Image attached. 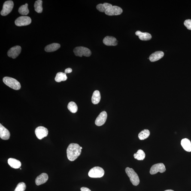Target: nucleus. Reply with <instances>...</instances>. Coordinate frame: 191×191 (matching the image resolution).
<instances>
[{"label": "nucleus", "instance_id": "obj_16", "mask_svg": "<svg viewBox=\"0 0 191 191\" xmlns=\"http://www.w3.org/2000/svg\"><path fill=\"white\" fill-rule=\"evenodd\" d=\"M164 55L163 52L162 51H156L150 55L149 59L151 62H156L162 59L164 56Z\"/></svg>", "mask_w": 191, "mask_h": 191}, {"label": "nucleus", "instance_id": "obj_21", "mask_svg": "<svg viewBox=\"0 0 191 191\" xmlns=\"http://www.w3.org/2000/svg\"><path fill=\"white\" fill-rule=\"evenodd\" d=\"M101 99L100 93L99 91L96 90L92 95L91 101L93 104H98Z\"/></svg>", "mask_w": 191, "mask_h": 191}, {"label": "nucleus", "instance_id": "obj_17", "mask_svg": "<svg viewBox=\"0 0 191 191\" xmlns=\"http://www.w3.org/2000/svg\"><path fill=\"white\" fill-rule=\"evenodd\" d=\"M136 35L138 36L140 40L143 41H149L151 39L152 35L148 33L142 32L140 31H137L135 33Z\"/></svg>", "mask_w": 191, "mask_h": 191}, {"label": "nucleus", "instance_id": "obj_28", "mask_svg": "<svg viewBox=\"0 0 191 191\" xmlns=\"http://www.w3.org/2000/svg\"><path fill=\"white\" fill-rule=\"evenodd\" d=\"M26 188V185L25 183L20 182L17 184L14 191H25Z\"/></svg>", "mask_w": 191, "mask_h": 191}, {"label": "nucleus", "instance_id": "obj_32", "mask_svg": "<svg viewBox=\"0 0 191 191\" xmlns=\"http://www.w3.org/2000/svg\"><path fill=\"white\" fill-rule=\"evenodd\" d=\"M174 191L173 190H165V191Z\"/></svg>", "mask_w": 191, "mask_h": 191}, {"label": "nucleus", "instance_id": "obj_20", "mask_svg": "<svg viewBox=\"0 0 191 191\" xmlns=\"http://www.w3.org/2000/svg\"><path fill=\"white\" fill-rule=\"evenodd\" d=\"M60 47V45L58 43H53L46 46L45 48V50L47 52H53L57 50Z\"/></svg>", "mask_w": 191, "mask_h": 191}, {"label": "nucleus", "instance_id": "obj_5", "mask_svg": "<svg viewBox=\"0 0 191 191\" xmlns=\"http://www.w3.org/2000/svg\"><path fill=\"white\" fill-rule=\"evenodd\" d=\"M104 171L102 168L100 167H95L89 171V176L93 178H101L104 176Z\"/></svg>", "mask_w": 191, "mask_h": 191}, {"label": "nucleus", "instance_id": "obj_14", "mask_svg": "<svg viewBox=\"0 0 191 191\" xmlns=\"http://www.w3.org/2000/svg\"><path fill=\"white\" fill-rule=\"evenodd\" d=\"M103 43L107 46H116L118 44V41L116 38L110 36L106 37L104 38Z\"/></svg>", "mask_w": 191, "mask_h": 191}, {"label": "nucleus", "instance_id": "obj_22", "mask_svg": "<svg viewBox=\"0 0 191 191\" xmlns=\"http://www.w3.org/2000/svg\"><path fill=\"white\" fill-rule=\"evenodd\" d=\"M67 79L66 74L63 72H59L56 74L55 77V80L57 82H60L61 81H65Z\"/></svg>", "mask_w": 191, "mask_h": 191}, {"label": "nucleus", "instance_id": "obj_29", "mask_svg": "<svg viewBox=\"0 0 191 191\" xmlns=\"http://www.w3.org/2000/svg\"><path fill=\"white\" fill-rule=\"evenodd\" d=\"M184 25L188 29L191 30V20L188 19L185 21L184 22Z\"/></svg>", "mask_w": 191, "mask_h": 191}, {"label": "nucleus", "instance_id": "obj_12", "mask_svg": "<svg viewBox=\"0 0 191 191\" xmlns=\"http://www.w3.org/2000/svg\"><path fill=\"white\" fill-rule=\"evenodd\" d=\"M107 114L105 111L102 112L97 117L95 120V124L98 126H102L107 120Z\"/></svg>", "mask_w": 191, "mask_h": 191}, {"label": "nucleus", "instance_id": "obj_2", "mask_svg": "<svg viewBox=\"0 0 191 191\" xmlns=\"http://www.w3.org/2000/svg\"><path fill=\"white\" fill-rule=\"evenodd\" d=\"M3 81L5 85L15 90H19L21 89L20 83L17 80L12 77H5L3 78Z\"/></svg>", "mask_w": 191, "mask_h": 191}, {"label": "nucleus", "instance_id": "obj_10", "mask_svg": "<svg viewBox=\"0 0 191 191\" xmlns=\"http://www.w3.org/2000/svg\"><path fill=\"white\" fill-rule=\"evenodd\" d=\"M166 170L165 166L163 163H158L152 166L150 173L151 174H154L158 172L162 173L165 172Z\"/></svg>", "mask_w": 191, "mask_h": 191}, {"label": "nucleus", "instance_id": "obj_23", "mask_svg": "<svg viewBox=\"0 0 191 191\" xmlns=\"http://www.w3.org/2000/svg\"><path fill=\"white\" fill-rule=\"evenodd\" d=\"M43 1L41 0H38L34 3V7L35 10L37 13H41L43 11Z\"/></svg>", "mask_w": 191, "mask_h": 191}, {"label": "nucleus", "instance_id": "obj_30", "mask_svg": "<svg viewBox=\"0 0 191 191\" xmlns=\"http://www.w3.org/2000/svg\"><path fill=\"white\" fill-rule=\"evenodd\" d=\"M72 70L71 68H68L65 70V73H69L72 72Z\"/></svg>", "mask_w": 191, "mask_h": 191}, {"label": "nucleus", "instance_id": "obj_13", "mask_svg": "<svg viewBox=\"0 0 191 191\" xmlns=\"http://www.w3.org/2000/svg\"><path fill=\"white\" fill-rule=\"evenodd\" d=\"M10 134L9 131L1 124H0V137L2 140H8L10 138Z\"/></svg>", "mask_w": 191, "mask_h": 191}, {"label": "nucleus", "instance_id": "obj_4", "mask_svg": "<svg viewBox=\"0 0 191 191\" xmlns=\"http://www.w3.org/2000/svg\"><path fill=\"white\" fill-rule=\"evenodd\" d=\"M73 52L76 56L80 57L83 56L89 57L91 55V52L89 49L83 47H76L74 49Z\"/></svg>", "mask_w": 191, "mask_h": 191}, {"label": "nucleus", "instance_id": "obj_27", "mask_svg": "<svg viewBox=\"0 0 191 191\" xmlns=\"http://www.w3.org/2000/svg\"><path fill=\"white\" fill-rule=\"evenodd\" d=\"M68 108L71 112L75 113L77 111V104L74 102H71L69 103L68 105Z\"/></svg>", "mask_w": 191, "mask_h": 191}, {"label": "nucleus", "instance_id": "obj_9", "mask_svg": "<svg viewBox=\"0 0 191 191\" xmlns=\"http://www.w3.org/2000/svg\"><path fill=\"white\" fill-rule=\"evenodd\" d=\"M35 132L37 138L38 139L41 140L44 137L47 136L48 134V130L47 128L40 126L35 129Z\"/></svg>", "mask_w": 191, "mask_h": 191}, {"label": "nucleus", "instance_id": "obj_19", "mask_svg": "<svg viewBox=\"0 0 191 191\" xmlns=\"http://www.w3.org/2000/svg\"><path fill=\"white\" fill-rule=\"evenodd\" d=\"M181 144L184 150L188 152H191V142L187 138H184L182 140Z\"/></svg>", "mask_w": 191, "mask_h": 191}, {"label": "nucleus", "instance_id": "obj_1", "mask_svg": "<svg viewBox=\"0 0 191 191\" xmlns=\"http://www.w3.org/2000/svg\"><path fill=\"white\" fill-rule=\"evenodd\" d=\"M80 146L76 143H71L67 150V157L70 161L75 160L81 154V149Z\"/></svg>", "mask_w": 191, "mask_h": 191}, {"label": "nucleus", "instance_id": "obj_3", "mask_svg": "<svg viewBox=\"0 0 191 191\" xmlns=\"http://www.w3.org/2000/svg\"><path fill=\"white\" fill-rule=\"evenodd\" d=\"M125 172L128 177H129L130 180L134 186H137L139 184L140 180L138 174L132 168L129 167L126 168Z\"/></svg>", "mask_w": 191, "mask_h": 191}, {"label": "nucleus", "instance_id": "obj_25", "mask_svg": "<svg viewBox=\"0 0 191 191\" xmlns=\"http://www.w3.org/2000/svg\"><path fill=\"white\" fill-rule=\"evenodd\" d=\"M146 155L143 150H138L136 153L134 154V157L135 159L138 160H143L145 158Z\"/></svg>", "mask_w": 191, "mask_h": 191}, {"label": "nucleus", "instance_id": "obj_11", "mask_svg": "<svg viewBox=\"0 0 191 191\" xmlns=\"http://www.w3.org/2000/svg\"><path fill=\"white\" fill-rule=\"evenodd\" d=\"M21 51V47L20 46H16L11 47L7 52V55L9 57L16 59Z\"/></svg>", "mask_w": 191, "mask_h": 191}, {"label": "nucleus", "instance_id": "obj_24", "mask_svg": "<svg viewBox=\"0 0 191 191\" xmlns=\"http://www.w3.org/2000/svg\"><path fill=\"white\" fill-rule=\"evenodd\" d=\"M150 131L149 130L147 129L143 130L138 134V138L140 140H144L148 138L150 136Z\"/></svg>", "mask_w": 191, "mask_h": 191}, {"label": "nucleus", "instance_id": "obj_8", "mask_svg": "<svg viewBox=\"0 0 191 191\" xmlns=\"http://www.w3.org/2000/svg\"><path fill=\"white\" fill-rule=\"evenodd\" d=\"M123 9L117 6H112L106 10L105 13L108 16L118 15L123 13Z\"/></svg>", "mask_w": 191, "mask_h": 191}, {"label": "nucleus", "instance_id": "obj_31", "mask_svg": "<svg viewBox=\"0 0 191 191\" xmlns=\"http://www.w3.org/2000/svg\"><path fill=\"white\" fill-rule=\"evenodd\" d=\"M80 190H81V191H91L90 189L88 188L85 187L81 188Z\"/></svg>", "mask_w": 191, "mask_h": 191}, {"label": "nucleus", "instance_id": "obj_26", "mask_svg": "<svg viewBox=\"0 0 191 191\" xmlns=\"http://www.w3.org/2000/svg\"><path fill=\"white\" fill-rule=\"evenodd\" d=\"M28 4L26 3L25 5H22L19 7V12L20 14L23 15H26L29 13V10L28 7Z\"/></svg>", "mask_w": 191, "mask_h": 191}, {"label": "nucleus", "instance_id": "obj_6", "mask_svg": "<svg viewBox=\"0 0 191 191\" xmlns=\"http://www.w3.org/2000/svg\"><path fill=\"white\" fill-rule=\"evenodd\" d=\"M14 2L12 1H7L4 3L1 14L3 16H5L9 14L14 7Z\"/></svg>", "mask_w": 191, "mask_h": 191}, {"label": "nucleus", "instance_id": "obj_15", "mask_svg": "<svg viewBox=\"0 0 191 191\" xmlns=\"http://www.w3.org/2000/svg\"><path fill=\"white\" fill-rule=\"evenodd\" d=\"M48 180V176L46 173H42L36 178L35 183L37 186L44 184Z\"/></svg>", "mask_w": 191, "mask_h": 191}, {"label": "nucleus", "instance_id": "obj_7", "mask_svg": "<svg viewBox=\"0 0 191 191\" xmlns=\"http://www.w3.org/2000/svg\"><path fill=\"white\" fill-rule=\"evenodd\" d=\"M32 22L31 18L27 16H22L18 18L15 21V24L17 26H27Z\"/></svg>", "mask_w": 191, "mask_h": 191}, {"label": "nucleus", "instance_id": "obj_18", "mask_svg": "<svg viewBox=\"0 0 191 191\" xmlns=\"http://www.w3.org/2000/svg\"><path fill=\"white\" fill-rule=\"evenodd\" d=\"M9 165L13 168L17 169L20 168L21 166V163L20 161L14 158H10L7 161Z\"/></svg>", "mask_w": 191, "mask_h": 191}]
</instances>
